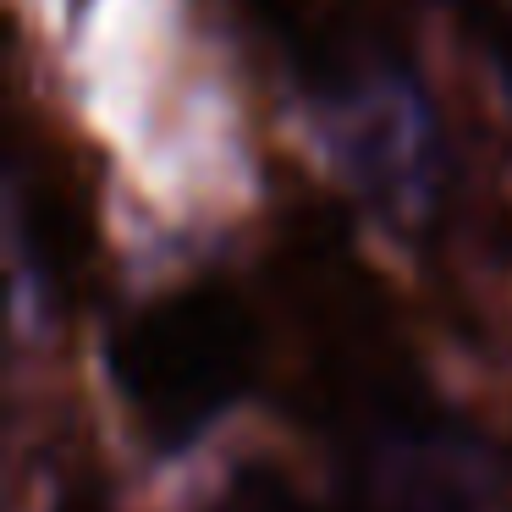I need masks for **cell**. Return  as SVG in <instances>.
Wrapping results in <instances>:
<instances>
[{
  "label": "cell",
  "mask_w": 512,
  "mask_h": 512,
  "mask_svg": "<svg viewBox=\"0 0 512 512\" xmlns=\"http://www.w3.org/2000/svg\"><path fill=\"white\" fill-rule=\"evenodd\" d=\"M254 375V325L232 292L182 287L138 309L116 336V386L160 441L210 430Z\"/></svg>",
  "instance_id": "1"
},
{
  "label": "cell",
  "mask_w": 512,
  "mask_h": 512,
  "mask_svg": "<svg viewBox=\"0 0 512 512\" xmlns=\"http://www.w3.org/2000/svg\"><path fill=\"white\" fill-rule=\"evenodd\" d=\"M232 512H446V501L441 496H424V490H408V485H386V490H375V496H364V501H347V507H303V501H292L287 490H276V485H265L254 501H237Z\"/></svg>",
  "instance_id": "2"
},
{
  "label": "cell",
  "mask_w": 512,
  "mask_h": 512,
  "mask_svg": "<svg viewBox=\"0 0 512 512\" xmlns=\"http://www.w3.org/2000/svg\"><path fill=\"white\" fill-rule=\"evenodd\" d=\"M320 6H325V0H259V12H265L281 34H309L303 23H314Z\"/></svg>",
  "instance_id": "3"
}]
</instances>
